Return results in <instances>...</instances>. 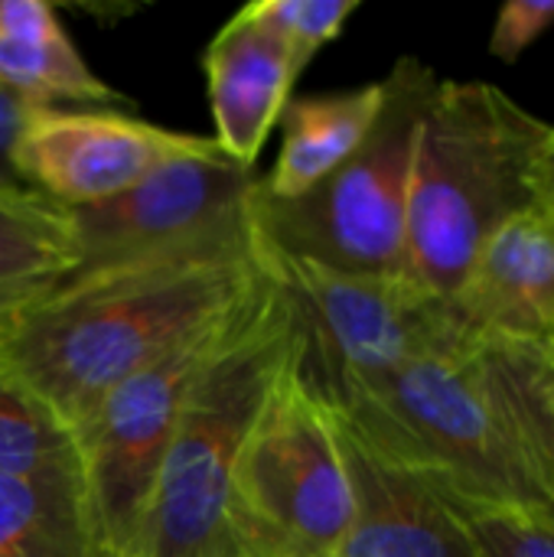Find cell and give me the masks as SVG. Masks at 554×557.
I'll use <instances>...</instances> for the list:
<instances>
[{
  "label": "cell",
  "instance_id": "1",
  "mask_svg": "<svg viewBox=\"0 0 554 557\" xmlns=\"http://www.w3.org/2000/svg\"><path fill=\"white\" fill-rule=\"evenodd\" d=\"M261 274L248 202L196 238L78 264L0 304V369L72 434L124 379L225 317Z\"/></svg>",
  "mask_w": 554,
  "mask_h": 557
},
{
  "label": "cell",
  "instance_id": "2",
  "mask_svg": "<svg viewBox=\"0 0 554 557\" xmlns=\"http://www.w3.org/2000/svg\"><path fill=\"white\" fill-rule=\"evenodd\" d=\"M297 359V320L264 271L232 310L186 392L137 557H235L229 496L238 457Z\"/></svg>",
  "mask_w": 554,
  "mask_h": 557
},
{
  "label": "cell",
  "instance_id": "3",
  "mask_svg": "<svg viewBox=\"0 0 554 557\" xmlns=\"http://www.w3.org/2000/svg\"><path fill=\"white\" fill-rule=\"evenodd\" d=\"M552 124L487 82L438 78L415 144L408 277L454 297L487 238L539 206L535 160Z\"/></svg>",
  "mask_w": 554,
  "mask_h": 557
},
{
  "label": "cell",
  "instance_id": "4",
  "mask_svg": "<svg viewBox=\"0 0 554 557\" xmlns=\"http://www.w3.org/2000/svg\"><path fill=\"white\" fill-rule=\"evenodd\" d=\"M327 411L451 503L549 512L487 388L477 343L408 359Z\"/></svg>",
  "mask_w": 554,
  "mask_h": 557
},
{
  "label": "cell",
  "instance_id": "5",
  "mask_svg": "<svg viewBox=\"0 0 554 557\" xmlns=\"http://www.w3.org/2000/svg\"><path fill=\"white\" fill-rule=\"evenodd\" d=\"M382 82L385 101L372 131L327 180L297 199H271L258 180L251 212L261 235L281 251L346 274L408 277L415 144L438 75L405 55Z\"/></svg>",
  "mask_w": 554,
  "mask_h": 557
},
{
  "label": "cell",
  "instance_id": "6",
  "mask_svg": "<svg viewBox=\"0 0 554 557\" xmlns=\"http://www.w3.org/2000/svg\"><path fill=\"white\" fill-rule=\"evenodd\" d=\"M258 225V222H255ZM261 264L291 300L297 320V382L336 408L353 388L408 359L473 343L451 307L411 277H366L281 251L258 228Z\"/></svg>",
  "mask_w": 554,
  "mask_h": 557
},
{
  "label": "cell",
  "instance_id": "7",
  "mask_svg": "<svg viewBox=\"0 0 554 557\" xmlns=\"http://www.w3.org/2000/svg\"><path fill=\"white\" fill-rule=\"evenodd\" d=\"M349 522L353 490L336 428L291 366L232 476V552L235 557H333Z\"/></svg>",
  "mask_w": 554,
  "mask_h": 557
},
{
  "label": "cell",
  "instance_id": "8",
  "mask_svg": "<svg viewBox=\"0 0 554 557\" xmlns=\"http://www.w3.org/2000/svg\"><path fill=\"white\" fill-rule=\"evenodd\" d=\"M232 310L124 379L72 431L78 506L101 557H137L150 496L186 392L212 356Z\"/></svg>",
  "mask_w": 554,
  "mask_h": 557
},
{
  "label": "cell",
  "instance_id": "9",
  "mask_svg": "<svg viewBox=\"0 0 554 557\" xmlns=\"http://www.w3.org/2000/svg\"><path fill=\"white\" fill-rule=\"evenodd\" d=\"M212 144V137L157 127L118 111L33 108L10 160L23 186L78 209L118 196L170 160L202 153Z\"/></svg>",
  "mask_w": 554,
  "mask_h": 557
},
{
  "label": "cell",
  "instance_id": "10",
  "mask_svg": "<svg viewBox=\"0 0 554 557\" xmlns=\"http://www.w3.org/2000/svg\"><path fill=\"white\" fill-rule=\"evenodd\" d=\"M258 180L255 170L225 157L219 144L170 160L118 196L69 209L82 264L167 248L219 228L248 209Z\"/></svg>",
  "mask_w": 554,
  "mask_h": 557
},
{
  "label": "cell",
  "instance_id": "11",
  "mask_svg": "<svg viewBox=\"0 0 554 557\" xmlns=\"http://www.w3.org/2000/svg\"><path fill=\"white\" fill-rule=\"evenodd\" d=\"M451 307L477 346L554 362V212L532 206L503 222L473 258Z\"/></svg>",
  "mask_w": 554,
  "mask_h": 557
},
{
  "label": "cell",
  "instance_id": "12",
  "mask_svg": "<svg viewBox=\"0 0 554 557\" xmlns=\"http://www.w3.org/2000/svg\"><path fill=\"white\" fill-rule=\"evenodd\" d=\"M330 414V411H327ZM353 490V522L333 557H477L454 503L330 414Z\"/></svg>",
  "mask_w": 554,
  "mask_h": 557
},
{
  "label": "cell",
  "instance_id": "13",
  "mask_svg": "<svg viewBox=\"0 0 554 557\" xmlns=\"http://www.w3.org/2000/svg\"><path fill=\"white\" fill-rule=\"evenodd\" d=\"M202 72L216 121L212 140L238 166L255 170L300 75L291 49L242 7L206 46Z\"/></svg>",
  "mask_w": 554,
  "mask_h": 557
},
{
  "label": "cell",
  "instance_id": "14",
  "mask_svg": "<svg viewBox=\"0 0 554 557\" xmlns=\"http://www.w3.org/2000/svg\"><path fill=\"white\" fill-rule=\"evenodd\" d=\"M385 101V82L333 95L291 98L281 114V150L261 189L271 199H297L327 180L372 131Z\"/></svg>",
  "mask_w": 554,
  "mask_h": 557
},
{
  "label": "cell",
  "instance_id": "15",
  "mask_svg": "<svg viewBox=\"0 0 554 557\" xmlns=\"http://www.w3.org/2000/svg\"><path fill=\"white\" fill-rule=\"evenodd\" d=\"M78 264L72 212L29 186H0V304L49 287Z\"/></svg>",
  "mask_w": 554,
  "mask_h": 557
},
{
  "label": "cell",
  "instance_id": "16",
  "mask_svg": "<svg viewBox=\"0 0 554 557\" xmlns=\"http://www.w3.org/2000/svg\"><path fill=\"white\" fill-rule=\"evenodd\" d=\"M480 366L509 441L535 493L554 516V362L529 352L480 346Z\"/></svg>",
  "mask_w": 554,
  "mask_h": 557
},
{
  "label": "cell",
  "instance_id": "17",
  "mask_svg": "<svg viewBox=\"0 0 554 557\" xmlns=\"http://www.w3.org/2000/svg\"><path fill=\"white\" fill-rule=\"evenodd\" d=\"M0 557H101L75 490V470L0 476Z\"/></svg>",
  "mask_w": 554,
  "mask_h": 557
},
{
  "label": "cell",
  "instance_id": "18",
  "mask_svg": "<svg viewBox=\"0 0 554 557\" xmlns=\"http://www.w3.org/2000/svg\"><path fill=\"white\" fill-rule=\"evenodd\" d=\"M0 88L33 108H52L56 101H121V95L88 69L65 29L39 39L0 36Z\"/></svg>",
  "mask_w": 554,
  "mask_h": 557
},
{
  "label": "cell",
  "instance_id": "19",
  "mask_svg": "<svg viewBox=\"0 0 554 557\" xmlns=\"http://www.w3.org/2000/svg\"><path fill=\"white\" fill-rule=\"evenodd\" d=\"M75 470L72 434L0 369V476Z\"/></svg>",
  "mask_w": 554,
  "mask_h": 557
},
{
  "label": "cell",
  "instance_id": "20",
  "mask_svg": "<svg viewBox=\"0 0 554 557\" xmlns=\"http://www.w3.org/2000/svg\"><path fill=\"white\" fill-rule=\"evenodd\" d=\"M245 10L291 49L304 72L307 62L343 33L359 0H258Z\"/></svg>",
  "mask_w": 554,
  "mask_h": 557
},
{
  "label": "cell",
  "instance_id": "21",
  "mask_svg": "<svg viewBox=\"0 0 554 557\" xmlns=\"http://www.w3.org/2000/svg\"><path fill=\"white\" fill-rule=\"evenodd\" d=\"M477 557H554V516L539 509H500L454 503Z\"/></svg>",
  "mask_w": 554,
  "mask_h": 557
},
{
  "label": "cell",
  "instance_id": "22",
  "mask_svg": "<svg viewBox=\"0 0 554 557\" xmlns=\"http://www.w3.org/2000/svg\"><path fill=\"white\" fill-rule=\"evenodd\" d=\"M554 26V0H509L503 3L493 33L490 52L503 62H516L539 36Z\"/></svg>",
  "mask_w": 554,
  "mask_h": 557
},
{
  "label": "cell",
  "instance_id": "23",
  "mask_svg": "<svg viewBox=\"0 0 554 557\" xmlns=\"http://www.w3.org/2000/svg\"><path fill=\"white\" fill-rule=\"evenodd\" d=\"M29 111H33V104L20 101L16 95L0 88V186H23L10 157H13V140Z\"/></svg>",
  "mask_w": 554,
  "mask_h": 557
},
{
  "label": "cell",
  "instance_id": "24",
  "mask_svg": "<svg viewBox=\"0 0 554 557\" xmlns=\"http://www.w3.org/2000/svg\"><path fill=\"white\" fill-rule=\"evenodd\" d=\"M535 193H539V206L554 212V124L535 160Z\"/></svg>",
  "mask_w": 554,
  "mask_h": 557
},
{
  "label": "cell",
  "instance_id": "25",
  "mask_svg": "<svg viewBox=\"0 0 554 557\" xmlns=\"http://www.w3.org/2000/svg\"><path fill=\"white\" fill-rule=\"evenodd\" d=\"M552 388H554V372H552Z\"/></svg>",
  "mask_w": 554,
  "mask_h": 557
}]
</instances>
